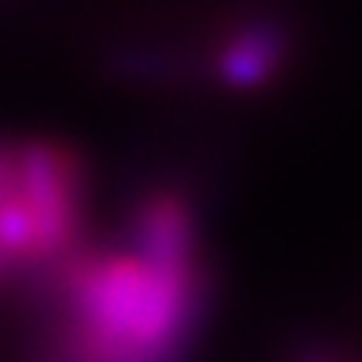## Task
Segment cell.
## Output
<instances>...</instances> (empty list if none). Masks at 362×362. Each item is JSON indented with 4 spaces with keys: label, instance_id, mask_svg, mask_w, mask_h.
<instances>
[{
    "label": "cell",
    "instance_id": "cell-1",
    "mask_svg": "<svg viewBox=\"0 0 362 362\" xmlns=\"http://www.w3.org/2000/svg\"><path fill=\"white\" fill-rule=\"evenodd\" d=\"M39 292L49 362H183L208 310L194 204L173 187L141 190Z\"/></svg>",
    "mask_w": 362,
    "mask_h": 362
},
{
    "label": "cell",
    "instance_id": "cell-2",
    "mask_svg": "<svg viewBox=\"0 0 362 362\" xmlns=\"http://www.w3.org/2000/svg\"><path fill=\"white\" fill-rule=\"evenodd\" d=\"M92 236V176L53 137H0V299L42 288Z\"/></svg>",
    "mask_w": 362,
    "mask_h": 362
},
{
    "label": "cell",
    "instance_id": "cell-3",
    "mask_svg": "<svg viewBox=\"0 0 362 362\" xmlns=\"http://www.w3.org/2000/svg\"><path fill=\"white\" fill-rule=\"evenodd\" d=\"M288 53V32L274 18H257L222 46L215 57V71L226 88H260L267 85Z\"/></svg>",
    "mask_w": 362,
    "mask_h": 362
},
{
    "label": "cell",
    "instance_id": "cell-4",
    "mask_svg": "<svg viewBox=\"0 0 362 362\" xmlns=\"http://www.w3.org/2000/svg\"><path fill=\"white\" fill-rule=\"evenodd\" d=\"M303 362H338V359H331V356H306Z\"/></svg>",
    "mask_w": 362,
    "mask_h": 362
}]
</instances>
